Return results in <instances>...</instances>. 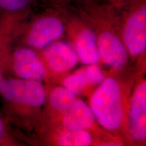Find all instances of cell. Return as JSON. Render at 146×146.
I'll use <instances>...</instances> for the list:
<instances>
[{
  "label": "cell",
  "mask_w": 146,
  "mask_h": 146,
  "mask_svg": "<svg viewBox=\"0 0 146 146\" xmlns=\"http://www.w3.org/2000/svg\"><path fill=\"white\" fill-rule=\"evenodd\" d=\"M135 75L127 78L114 72L106 76L89 96V106L97 123L124 145H133L128 115Z\"/></svg>",
  "instance_id": "1"
},
{
  "label": "cell",
  "mask_w": 146,
  "mask_h": 146,
  "mask_svg": "<svg viewBox=\"0 0 146 146\" xmlns=\"http://www.w3.org/2000/svg\"><path fill=\"white\" fill-rule=\"evenodd\" d=\"M8 123L31 132L39 129L45 104L47 88L41 81L5 78L0 88Z\"/></svg>",
  "instance_id": "2"
},
{
  "label": "cell",
  "mask_w": 146,
  "mask_h": 146,
  "mask_svg": "<svg viewBox=\"0 0 146 146\" xmlns=\"http://www.w3.org/2000/svg\"><path fill=\"white\" fill-rule=\"evenodd\" d=\"M78 15L95 33L100 62L113 72L123 70L129 62V56L120 38L112 3L99 4L96 0H89L81 3Z\"/></svg>",
  "instance_id": "3"
},
{
  "label": "cell",
  "mask_w": 146,
  "mask_h": 146,
  "mask_svg": "<svg viewBox=\"0 0 146 146\" xmlns=\"http://www.w3.org/2000/svg\"><path fill=\"white\" fill-rule=\"evenodd\" d=\"M114 8L120 35L131 62L145 63L146 0L110 3Z\"/></svg>",
  "instance_id": "4"
},
{
  "label": "cell",
  "mask_w": 146,
  "mask_h": 146,
  "mask_svg": "<svg viewBox=\"0 0 146 146\" xmlns=\"http://www.w3.org/2000/svg\"><path fill=\"white\" fill-rule=\"evenodd\" d=\"M66 16L63 11L47 10L36 16L19 35L23 43L36 51L42 50L52 42L61 39L66 33Z\"/></svg>",
  "instance_id": "5"
},
{
  "label": "cell",
  "mask_w": 146,
  "mask_h": 146,
  "mask_svg": "<svg viewBox=\"0 0 146 146\" xmlns=\"http://www.w3.org/2000/svg\"><path fill=\"white\" fill-rule=\"evenodd\" d=\"M66 32L80 62L85 65L100 62L96 35L81 16H66Z\"/></svg>",
  "instance_id": "6"
},
{
  "label": "cell",
  "mask_w": 146,
  "mask_h": 146,
  "mask_svg": "<svg viewBox=\"0 0 146 146\" xmlns=\"http://www.w3.org/2000/svg\"><path fill=\"white\" fill-rule=\"evenodd\" d=\"M129 131L133 145H145L146 141V80L143 69L135 75L129 102Z\"/></svg>",
  "instance_id": "7"
},
{
  "label": "cell",
  "mask_w": 146,
  "mask_h": 146,
  "mask_svg": "<svg viewBox=\"0 0 146 146\" xmlns=\"http://www.w3.org/2000/svg\"><path fill=\"white\" fill-rule=\"evenodd\" d=\"M8 69L16 78L23 79L42 82L48 78L47 70L39 54L26 45L11 50Z\"/></svg>",
  "instance_id": "8"
},
{
  "label": "cell",
  "mask_w": 146,
  "mask_h": 146,
  "mask_svg": "<svg viewBox=\"0 0 146 146\" xmlns=\"http://www.w3.org/2000/svg\"><path fill=\"white\" fill-rule=\"evenodd\" d=\"M41 51L40 56L48 77L66 75L79 62L72 45L59 39L52 42Z\"/></svg>",
  "instance_id": "9"
},
{
  "label": "cell",
  "mask_w": 146,
  "mask_h": 146,
  "mask_svg": "<svg viewBox=\"0 0 146 146\" xmlns=\"http://www.w3.org/2000/svg\"><path fill=\"white\" fill-rule=\"evenodd\" d=\"M78 96L65 87L56 86L47 89L46 101L47 109L43 111L41 124L39 129L55 125L64 114L70 110Z\"/></svg>",
  "instance_id": "10"
},
{
  "label": "cell",
  "mask_w": 146,
  "mask_h": 146,
  "mask_svg": "<svg viewBox=\"0 0 146 146\" xmlns=\"http://www.w3.org/2000/svg\"><path fill=\"white\" fill-rule=\"evenodd\" d=\"M106 76V74L98 64H86L72 74L64 76L62 84L76 96H90Z\"/></svg>",
  "instance_id": "11"
},
{
  "label": "cell",
  "mask_w": 146,
  "mask_h": 146,
  "mask_svg": "<svg viewBox=\"0 0 146 146\" xmlns=\"http://www.w3.org/2000/svg\"><path fill=\"white\" fill-rule=\"evenodd\" d=\"M43 131L49 132L47 139L51 144L61 146L104 145L102 139L87 130H68L52 128Z\"/></svg>",
  "instance_id": "12"
},
{
  "label": "cell",
  "mask_w": 146,
  "mask_h": 146,
  "mask_svg": "<svg viewBox=\"0 0 146 146\" xmlns=\"http://www.w3.org/2000/svg\"><path fill=\"white\" fill-rule=\"evenodd\" d=\"M33 0H0V12L25 18Z\"/></svg>",
  "instance_id": "13"
},
{
  "label": "cell",
  "mask_w": 146,
  "mask_h": 146,
  "mask_svg": "<svg viewBox=\"0 0 146 146\" xmlns=\"http://www.w3.org/2000/svg\"><path fill=\"white\" fill-rule=\"evenodd\" d=\"M12 39H6L0 41V88L3 80L4 72L8 69L9 57L11 52V43Z\"/></svg>",
  "instance_id": "14"
},
{
  "label": "cell",
  "mask_w": 146,
  "mask_h": 146,
  "mask_svg": "<svg viewBox=\"0 0 146 146\" xmlns=\"http://www.w3.org/2000/svg\"><path fill=\"white\" fill-rule=\"evenodd\" d=\"M20 142L14 137L8 123L0 116V146L20 145Z\"/></svg>",
  "instance_id": "15"
},
{
  "label": "cell",
  "mask_w": 146,
  "mask_h": 146,
  "mask_svg": "<svg viewBox=\"0 0 146 146\" xmlns=\"http://www.w3.org/2000/svg\"><path fill=\"white\" fill-rule=\"evenodd\" d=\"M56 1H58V2L63 3V2H68V1H76V2L78 3H83L85 2V1H89V0H56Z\"/></svg>",
  "instance_id": "16"
},
{
  "label": "cell",
  "mask_w": 146,
  "mask_h": 146,
  "mask_svg": "<svg viewBox=\"0 0 146 146\" xmlns=\"http://www.w3.org/2000/svg\"><path fill=\"white\" fill-rule=\"evenodd\" d=\"M107 2L109 3H121V2H125V1H131V0H105Z\"/></svg>",
  "instance_id": "17"
},
{
  "label": "cell",
  "mask_w": 146,
  "mask_h": 146,
  "mask_svg": "<svg viewBox=\"0 0 146 146\" xmlns=\"http://www.w3.org/2000/svg\"><path fill=\"white\" fill-rule=\"evenodd\" d=\"M3 40H4V39H0V41H3Z\"/></svg>",
  "instance_id": "18"
}]
</instances>
